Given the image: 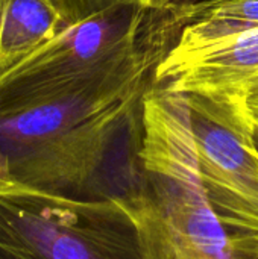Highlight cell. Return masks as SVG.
I'll list each match as a JSON object with an SVG mask.
<instances>
[{
    "label": "cell",
    "instance_id": "6da1fadb",
    "mask_svg": "<svg viewBox=\"0 0 258 259\" xmlns=\"http://www.w3.org/2000/svg\"><path fill=\"white\" fill-rule=\"evenodd\" d=\"M143 127V223L152 258L233 259L199 176L186 96L152 82Z\"/></svg>",
    "mask_w": 258,
    "mask_h": 259
},
{
    "label": "cell",
    "instance_id": "7a4b0ae2",
    "mask_svg": "<svg viewBox=\"0 0 258 259\" xmlns=\"http://www.w3.org/2000/svg\"><path fill=\"white\" fill-rule=\"evenodd\" d=\"M0 259H154L143 203L0 190Z\"/></svg>",
    "mask_w": 258,
    "mask_h": 259
},
{
    "label": "cell",
    "instance_id": "3957f363",
    "mask_svg": "<svg viewBox=\"0 0 258 259\" xmlns=\"http://www.w3.org/2000/svg\"><path fill=\"white\" fill-rule=\"evenodd\" d=\"M178 26L167 9L132 53L88 77L0 108V187L9 171L35 152L149 88L157 65L169 52L164 49L169 30Z\"/></svg>",
    "mask_w": 258,
    "mask_h": 259
},
{
    "label": "cell",
    "instance_id": "277c9868",
    "mask_svg": "<svg viewBox=\"0 0 258 259\" xmlns=\"http://www.w3.org/2000/svg\"><path fill=\"white\" fill-rule=\"evenodd\" d=\"M199 176L228 237H258L255 126L234 93L184 94Z\"/></svg>",
    "mask_w": 258,
    "mask_h": 259
},
{
    "label": "cell",
    "instance_id": "5b68a950",
    "mask_svg": "<svg viewBox=\"0 0 258 259\" xmlns=\"http://www.w3.org/2000/svg\"><path fill=\"white\" fill-rule=\"evenodd\" d=\"M154 12L123 6L65 27L0 74V108L88 77L132 53L148 36L146 20Z\"/></svg>",
    "mask_w": 258,
    "mask_h": 259
},
{
    "label": "cell",
    "instance_id": "8992f818",
    "mask_svg": "<svg viewBox=\"0 0 258 259\" xmlns=\"http://www.w3.org/2000/svg\"><path fill=\"white\" fill-rule=\"evenodd\" d=\"M258 77V29L184 55L166 53L154 85L172 93H234Z\"/></svg>",
    "mask_w": 258,
    "mask_h": 259
},
{
    "label": "cell",
    "instance_id": "52a82bcc",
    "mask_svg": "<svg viewBox=\"0 0 258 259\" xmlns=\"http://www.w3.org/2000/svg\"><path fill=\"white\" fill-rule=\"evenodd\" d=\"M182 26L167 53L184 55L258 29V0H202L172 8Z\"/></svg>",
    "mask_w": 258,
    "mask_h": 259
},
{
    "label": "cell",
    "instance_id": "ba28073f",
    "mask_svg": "<svg viewBox=\"0 0 258 259\" xmlns=\"http://www.w3.org/2000/svg\"><path fill=\"white\" fill-rule=\"evenodd\" d=\"M65 29L50 0H0V74Z\"/></svg>",
    "mask_w": 258,
    "mask_h": 259
},
{
    "label": "cell",
    "instance_id": "9c48e42d",
    "mask_svg": "<svg viewBox=\"0 0 258 259\" xmlns=\"http://www.w3.org/2000/svg\"><path fill=\"white\" fill-rule=\"evenodd\" d=\"M58 9L65 27L81 23L97 14L123 8L137 6L146 11H167L172 6L170 0H50Z\"/></svg>",
    "mask_w": 258,
    "mask_h": 259
},
{
    "label": "cell",
    "instance_id": "30bf717a",
    "mask_svg": "<svg viewBox=\"0 0 258 259\" xmlns=\"http://www.w3.org/2000/svg\"><path fill=\"white\" fill-rule=\"evenodd\" d=\"M233 259H258V237H230Z\"/></svg>",
    "mask_w": 258,
    "mask_h": 259
},
{
    "label": "cell",
    "instance_id": "8fae6325",
    "mask_svg": "<svg viewBox=\"0 0 258 259\" xmlns=\"http://www.w3.org/2000/svg\"><path fill=\"white\" fill-rule=\"evenodd\" d=\"M245 111L254 126L258 129V77L249 80L245 87L239 90Z\"/></svg>",
    "mask_w": 258,
    "mask_h": 259
},
{
    "label": "cell",
    "instance_id": "7c38bea8",
    "mask_svg": "<svg viewBox=\"0 0 258 259\" xmlns=\"http://www.w3.org/2000/svg\"><path fill=\"white\" fill-rule=\"evenodd\" d=\"M196 2H202V0H170L172 6H179V5H190V3H196Z\"/></svg>",
    "mask_w": 258,
    "mask_h": 259
},
{
    "label": "cell",
    "instance_id": "4fadbf2b",
    "mask_svg": "<svg viewBox=\"0 0 258 259\" xmlns=\"http://www.w3.org/2000/svg\"><path fill=\"white\" fill-rule=\"evenodd\" d=\"M255 141H257V147H258V129L255 127Z\"/></svg>",
    "mask_w": 258,
    "mask_h": 259
}]
</instances>
